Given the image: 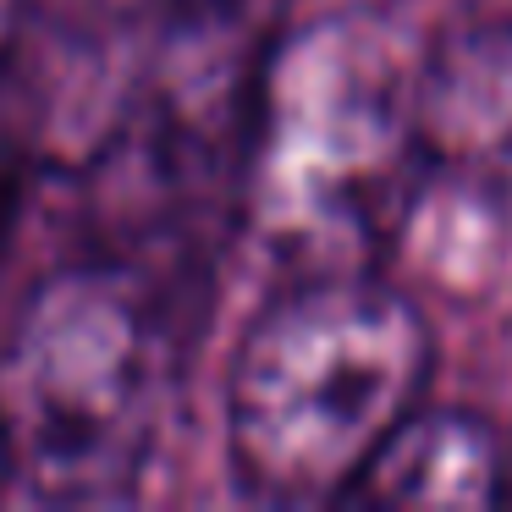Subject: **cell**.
Here are the masks:
<instances>
[{
	"instance_id": "cell-1",
	"label": "cell",
	"mask_w": 512,
	"mask_h": 512,
	"mask_svg": "<svg viewBox=\"0 0 512 512\" xmlns=\"http://www.w3.org/2000/svg\"><path fill=\"white\" fill-rule=\"evenodd\" d=\"M435 342L419 303L364 270H314L254 314L226 386V446L248 496L347 501L424 408Z\"/></svg>"
},
{
	"instance_id": "cell-2",
	"label": "cell",
	"mask_w": 512,
	"mask_h": 512,
	"mask_svg": "<svg viewBox=\"0 0 512 512\" xmlns=\"http://www.w3.org/2000/svg\"><path fill=\"white\" fill-rule=\"evenodd\" d=\"M166 413V320L144 270L89 259L45 276L0 347L12 479L39 501H127Z\"/></svg>"
},
{
	"instance_id": "cell-3",
	"label": "cell",
	"mask_w": 512,
	"mask_h": 512,
	"mask_svg": "<svg viewBox=\"0 0 512 512\" xmlns=\"http://www.w3.org/2000/svg\"><path fill=\"white\" fill-rule=\"evenodd\" d=\"M408 61L369 23H314L259 72L243 149V204L254 232L303 276L358 270L364 243L408 199L419 160Z\"/></svg>"
},
{
	"instance_id": "cell-4",
	"label": "cell",
	"mask_w": 512,
	"mask_h": 512,
	"mask_svg": "<svg viewBox=\"0 0 512 512\" xmlns=\"http://www.w3.org/2000/svg\"><path fill=\"white\" fill-rule=\"evenodd\" d=\"M413 133L419 166H512V23L457 28L419 61Z\"/></svg>"
},
{
	"instance_id": "cell-5",
	"label": "cell",
	"mask_w": 512,
	"mask_h": 512,
	"mask_svg": "<svg viewBox=\"0 0 512 512\" xmlns=\"http://www.w3.org/2000/svg\"><path fill=\"white\" fill-rule=\"evenodd\" d=\"M507 441L479 413L419 408L369 463L347 501L364 507H496L507 501Z\"/></svg>"
},
{
	"instance_id": "cell-6",
	"label": "cell",
	"mask_w": 512,
	"mask_h": 512,
	"mask_svg": "<svg viewBox=\"0 0 512 512\" xmlns=\"http://www.w3.org/2000/svg\"><path fill=\"white\" fill-rule=\"evenodd\" d=\"M12 479V452H6V424H0V485Z\"/></svg>"
}]
</instances>
